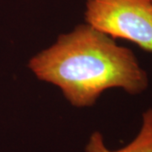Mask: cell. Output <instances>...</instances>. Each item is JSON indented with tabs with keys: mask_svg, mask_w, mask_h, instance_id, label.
<instances>
[{
	"mask_svg": "<svg viewBox=\"0 0 152 152\" xmlns=\"http://www.w3.org/2000/svg\"><path fill=\"white\" fill-rule=\"evenodd\" d=\"M28 67L38 80L58 87L76 107H91L108 89L138 95L149 86L133 51L87 23L60 35L33 56Z\"/></svg>",
	"mask_w": 152,
	"mask_h": 152,
	"instance_id": "obj_1",
	"label": "cell"
},
{
	"mask_svg": "<svg viewBox=\"0 0 152 152\" xmlns=\"http://www.w3.org/2000/svg\"><path fill=\"white\" fill-rule=\"evenodd\" d=\"M85 20L113 39L128 40L152 53L151 0H87Z\"/></svg>",
	"mask_w": 152,
	"mask_h": 152,
	"instance_id": "obj_2",
	"label": "cell"
},
{
	"mask_svg": "<svg viewBox=\"0 0 152 152\" xmlns=\"http://www.w3.org/2000/svg\"><path fill=\"white\" fill-rule=\"evenodd\" d=\"M86 152H152V108L143 113L141 128L135 138L127 145L116 151L109 150L102 134L96 131L90 137Z\"/></svg>",
	"mask_w": 152,
	"mask_h": 152,
	"instance_id": "obj_3",
	"label": "cell"
},
{
	"mask_svg": "<svg viewBox=\"0 0 152 152\" xmlns=\"http://www.w3.org/2000/svg\"><path fill=\"white\" fill-rule=\"evenodd\" d=\"M151 4H152V0H151Z\"/></svg>",
	"mask_w": 152,
	"mask_h": 152,
	"instance_id": "obj_4",
	"label": "cell"
}]
</instances>
